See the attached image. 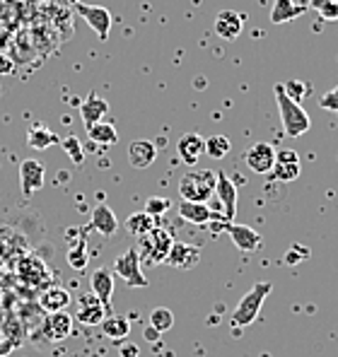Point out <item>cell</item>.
<instances>
[{"label": "cell", "instance_id": "obj_1", "mask_svg": "<svg viewBox=\"0 0 338 357\" xmlns=\"http://www.w3.org/2000/svg\"><path fill=\"white\" fill-rule=\"evenodd\" d=\"M273 92H276V102H278V109H281V121H283L285 135H290V138H300V135L307 133V130L311 128V119H309V114L302 109V104L295 102V99H290L281 82L273 87Z\"/></svg>", "mask_w": 338, "mask_h": 357}, {"label": "cell", "instance_id": "obj_2", "mask_svg": "<svg viewBox=\"0 0 338 357\" xmlns=\"http://www.w3.org/2000/svg\"><path fill=\"white\" fill-rule=\"evenodd\" d=\"M215 181H218V172L189 169L186 174H182V178H179V193H182V201L205 203L208 198L215 196Z\"/></svg>", "mask_w": 338, "mask_h": 357}, {"label": "cell", "instance_id": "obj_3", "mask_svg": "<svg viewBox=\"0 0 338 357\" xmlns=\"http://www.w3.org/2000/svg\"><path fill=\"white\" fill-rule=\"evenodd\" d=\"M273 292V282H256L244 297L237 302L235 314H232V326L235 328H247L261 314V307L266 302V297Z\"/></svg>", "mask_w": 338, "mask_h": 357}, {"label": "cell", "instance_id": "obj_4", "mask_svg": "<svg viewBox=\"0 0 338 357\" xmlns=\"http://www.w3.org/2000/svg\"><path fill=\"white\" fill-rule=\"evenodd\" d=\"M172 244H174V239L169 229H162V227L150 229L145 237H140V246H138L140 261H145V264H150V266L165 264Z\"/></svg>", "mask_w": 338, "mask_h": 357}, {"label": "cell", "instance_id": "obj_5", "mask_svg": "<svg viewBox=\"0 0 338 357\" xmlns=\"http://www.w3.org/2000/svg\"><path fill=\"white\" fill-rule=\"evenodd\" d=\"M114 275H119L128 287H147V278L142 273V261L138 256V249H128L114 261Z\"/></svg>", "mask_w": 338, "mask_h": 357}, {"label": "cell", "instance_id": "obj_6", "mask_svg": "<svg viewBox=\"0 0 338 357\" xmlns=\"http://www.w3.org/2000/svg\"><path fill=\"white\" fill-rule=\"evenodd\" d=\"M75 13L80 15L84 22L92 27L94 34L99 36L102 41L109 39V31H112V13L102 5H84V3H78L75 5Z\"/></svg>", "mask_w": 338, "mask_h": 357}, {"label": "cell", "instance_id": "obj_7", "mask_svg": "<svg viewBox=\"0 0 338 357\" xmlns=\"http://www.w3.org/2000/svg\"><path fill=\"white\" fill-rule=\"evenodd\" d=\"M244 162L254 174H271L276 165V148L271 143H254L244 152Z\"/></svg>", "mask_w": 338, "mask_h": 357}, {"label": "cell", "instance_id": "obj_8", "mask_svg": "<svg viewBox=\"0 0 338 357\" xmlns=\"http://www.w3.org/2000/svg\"><path fill=\"white\" fill-rule=\"evenodd\" d=\"M302 172V165H300V155L295 150L285 148V150H276V165H273V178L281 183H293L295 178Z\"/></svg>", "mask_w": 338, "mask_h": 357}, {"label": "cell", "instance_id": "obj_9", "mask_svg": "<svg viewBox=\"0 0 338 357\" xmlns=\"http://www.w3.org/2000/svg\"><path fill=\"white\" fill-rule=\"evenodd\" d=\"M89 290L92 295L104 304L109 314H112V297H114V271L107 266H99L97 271L89 275Z\"/></svg>", "mask_w": 338, "mask_h": 357}, {"label": "cell", "instance_id": "obj_10", "mask_svg": "<svg viewBox=\"0 0 338 357\" xmlns=\"http://www.w3.org/2000/svg\"><path fill=\"white\" fill-rule=\"evenodd\" d=\"M46 183V169L39 160H22L20 165V186H22V196L29 198Z\"/></svg>", "mask_w": 338, "mask_h": 357}, {"label": "cell", "instance_id": "obj_11", "mask_svg": "<svg viewBox=\"0 0 338 357\" xmlns=\"http://www.w3.org/2000/svg\"><path fill=\"white\" fill-rule=\"evenodd\" d=\"M198 261H200V246L189 244V241H177L169 249L165 264L172 268H182V271H191V268L198 266Z\"/></svg>", "mask_w": 338, "mask_h": 357}, {"label": "cell", "instance_id": "obj_12", "mask_svg": "<svg viewBox=\"0 0 338 357\" xmlns=\"http://www.w3.org/2000/svg\"><path fill=\"white\" fill-rule=\"evenodd\" d=\"M215 196H218L220 206H223V215L227 222H232L237 215V206H240V198H237V186L225 172H218V181H215Z\"/></svg>", "mask_w": 338, "mask_h": 357}, {"label": "cell", "instance_id": "obj_13", "mask_svg": "<svg viewBox=\"0 0 338 357\" xmlns=\"http://www.w3.org/2000/svg\"><path fill=\"white\" fill-rule=\"evenodd\" d=\"M104 314H109V312L94 295L78 297V312H75L78 324H82V326H99V324L104 321Z\"/></svg>", "mask_w": 338, "mask_h": 357}, {"label": "cell", "instance_id": "obj_14", "mask_svg": "<svg viewBox=\"0 0 338 357\" xmlns=\"http://www.w3.org/2000/svg\"><path fill=\"white\" fill-rule=\"evenodd\" d=\"M17 273L27 285H34V287L46 285L51 278L49 268H46V264L39 259V256H24V259L17 264Z\"/></svg>", "mask_w": 338, "mask_h": 357}, {"label": "cell", "instance_id": "obj_15", "mask_svg": "<svg viewBox=\"0 0 338 357\" xmlns=\"http://www.w3.org/2000/svg\"><path fill=\"white\" fill-rule=\"evenodd\" d=\"M177 155L184 165L193 167L205 155V138L200 133H184L177 140Z\"/></svg>", "mask_w": 338, "mask_h": 357}, {"label": "cell", "instance_id": "obj_16", "mask_svg": "<svg viewBox=\"0 0 338 357\" xmlns=\"http://www.w3.org/2000/svg\"><path fill=\"white\" fill-rule=\"evenodd\" d=\"M227 234H230L232 244H235L240 251H244V254H249V251H256L258 246L263 244L261 234H258L256 229H251L249 225L230 222V225H227Z\"/></svg>", "mask_w": 338, "mask_h": 357}, {"label": "cell", "instance_id": "obj_17", "mask_svg": "<svg viewBox=\"0 0 338 357\" xmlns=\"http://www.w3.org/2000/svg\"><path fill=\"white\" fill-rule=\"evenodd\" d=\"M244 31V15L235 13V10H223L215 17V34L225 41H232Z\"/></svg>", "mask_w": 338, "mask_h": 357}, {"label": "cell", "instance_id": "obj_18", "mask_svg": "<svg viewBox=\"0 0 338 357\" xmlns=\"http://www.w3.org/2000/svg\"><path fill=\"white\" fill-rule=\"evenodd\" d=\"M89 227L97 229L102 237H114L119 232V218L114 215V210L107 203H99L92 210V220H89Z\"/></svg>", "mask_w": 338, "mask_h": 357}, {"label": "cell", "instance_id": "obj_19", "mask_svg": "<svg viewBox=\"0 0 338 357\" xmlns=\"http://www.w3.org/2000/svg\"><path fill=\"white\" fill-rule=\"evenodd\" d=\"M157 160V148L145 138H138L128 145V162L133 169H147Z\"/></svg>", "mask_w": 338, "mask_h": 357}, {"label": "cell", "instance_id": "obj_20", "mask_svg": "<svg viewBox=\"0 0 338 357\" xmlns=\"http://www.w3.org/2000/svg\"><path fill=\"white\" fill-rule=\"evenodd\" d=\"M71 302H73L71 292H68L66 287H61V285L46 287V290L41 292V297H39V307L44 309V312H49V314L66 312V309L71 307Z\"/></svg>", "mask_w": 338, "mask_h": 357}, {"label": "cell", "instance_id": "obj_21", "mask_svg": "<svg viewBox=\"0 0 338 357\" xmlns=\"http://www.w3.org/2000/svg\"><path fill=\"white\" fill-rule=\"evenodd\" d=\"M107 112H109V102L99 97L97 92H89L87 99L80 104V116H82L87 128H89V126H94V123H99V121L107 116Z\"/></svg>", "mask_w": 338, "mask_h": 357}, {"label": "cell", "instance_id": "obj_22", "mask_svg": "<svg viewBox=\"0 0 338 357\" xmlns=\"http://www.w3.org/2000/svg\"><path fill=\"white\" fill-rule=\"evenodd\" d=\"M307 13L302 3H295V0H273V8H271V22L273 24H285V22H293V20L302 17Z\"/></svg>", "mask_w": 338, "mask_h": 357}, {"label": "cell", "instance_id": "obj_23", "mask_svg": "<svg viewBox=\"0 0 338 357\" xmlns=\"http://www.w3.org/2000/svg\"><path fill=\"white\" fill-rule=\"evenodd\" d=\"M179 218H184L186 222H191V225H208V222H213L215 213L205 206V203L182 201V203H179Z\"/></svg>", "mask_w": 338, "mask_h": 357}, {"label": "cell", "instance_id": "obj_24", "mask_svg": "<svg viewBox=\"0 0 338 357\" xmlns=\"http://www.w3.org/2000/svg\"><path fill=\"white\" fill-rule=\"evenodd\" d=\"M46 333H49V340H66L68 335L73 333V317L66 312H54L46 319Z\"/></svg>", "mask_w": 338, "mask_h": 357}, {"label": "cell", "instance_id": "obj_25", "mask_svg": "<svg viewBox=\"0 0 338 357\" xmlns=\"http://www.w3.org/2000/svg\"><path fill=\"white\" fill-rule=\"evenodd\" d=\"M61 143V138L54 133V130H49L46 126H31L29 133H27V145L31 150H46L51 148V145Z\"/></svg>", "mask_w": 338, "mask_h": 357}, {"label": "cell", "instance_id": "obj_26", "mask_svg": "<svg viewBox=\"0 0 338 357\" xmlns=\"http://www.w3.org/2000/svg\"><path fill=\"white\" fill-rule=\"evenodd\" d=\"M99 326L104 328V335L112 340H126L131 333V321L124 317H119V314H109V317H104V321L99 324Z\"/></svg>", "mask_w": 338, "mask_h": 357}, {"label": "cell", "instance_id": "obj_27", "mask_svg": "<svg viewBox=\"0 0 338 357\" xmlns=\"http://www.w3.org/2000/svg\"><path fill=\"white\" fill-rule=\"evenodd\" d=\"M87 135H89V140H92V143L104 145V148H109V145L119 143V133H116L114 123H109V121H99V123L89 126Z\"/></svg>", "mask_w": 338, "mask_h": 357}, {"label": "cell", "instance_id": "obj_28", "mask_svg": "<svg viewBox=\"0 0 338 357\" xmlns=\"http://www.w3.org/2000/svg\"><path fill=\"white\" fill-rule=\"evenodd\" d=\"M157 222L155 218H150V215L145 213V210H140V213H133L128 220H126V229H128V234H133L135 239L145 237L150 229H155Z\"/></svg>", "mask_w": 338, "mask_h": 357}, {"label": "cell", "instance_id": "obj_29", "mask_svg": "<svg viewBox=\"0 0 338 357\" xmlns=\"http://www.w3.org/2000/svg\"><path fill=\"white\" fill-rule=\"evenodd\" d=\"M68 264H71L73 271H84L89 264V254H87V241L84 237L75 239L68 249Z\"/></svg>", "mask_w": 338, "mask_h": 357}, {"label": "cell", "instance_id": "obj_30", "mask_svg": "<svg viewBox=\"0 0 338 357\" xmlns=\"http://www.w3.org/2000/svg\"><path fill=\"white\" fill-rule=\"evenodd\" d=\"M302 5L307 10H316L324 22H336L338 20V0H302Z\"/></svg>", "mask_w": 338, "mask_h": 357}, {"label": "cell", "instance_id": "obj_31", "mask_svg": "<svg viewBox=\"0 0 338 357\" xmlns=\"http://www.w3.org/2000/svg\"><path fill=\"white\" fill-rule=\"evenodd\" d=\"M230 152V138L227 135H210L205 138V155L213 157V160H223Z\"/></svg>", "mask_w": 338, "mask_h": 357}, {"label": "cell", "instance_id": "obj_32", "mask_svg": "<svg viewBox=\"0 0 338 357\" xmlns=\"http://www.w3.org/2000/svg\"><path fill=\"white\" fill-rule=\"evenodd\" d=\"M150 326L157 328L160 333H167V331L174 326L172 309H167V307H155V309H152V312H150Z\"/></svg>", "mask_w": 338, "mask_h": 357}, {"label": "cell", "instance_id": "obj_33", "mask_svg": "<svg viewBox=\"0 0 338 357\" xmlns=\"http://www.w3.org/2000/svg\"><path fill=\"white\" fill-rule=\"evenodd\" d=\"M63 150L71 155V160L75 162V165H82L84 162V152H82V143L78 140V135H68L66 140H61Z\"/></svg>", "mask_w": 338, "mask_h": 357}, {"label": "cell", "instance_id": "obj_34", "mask_svg": "<svg viewBox=\"0 0 338 357\" xmlns=\"http://www.w3.org/2000/svg\"><path fill=\"white\" fill-rule=\"evenodd\" d=\"M169 210V201L167 198H160V196H152V198H147V203H145V213L150 215V218H162Z\"/></svg>", "mask_w": 338, "mask_h": 357}, {"label": "cell", "instance_id": "obj_35", "mask_svg": "<svg viewBox=\"0 0 338 357\" xmlns=\"http://www.w3.org/2000/svg\"><path fill=\"white\" fill-rule=\"evenodd\" d=\"M307 259H309V249H307V246H290V251L285 254L283 264L295 266V264H300V261H307Z\"/></svg>", "mask_w": 338, "mask_h": 357}, {"label": "cell", "instance_id": "obj_36", "mask_svg": "<svg viewBox=\"0 0 338 357\" xmlns=\"http://www.w3.org/2000/svg\"><path fill=\"white\" fill-rule=\"evenodd\" d=\"M319 107L326 109V112H338V85L334 89H329V92L321 94Z\"/></svg>", "mask_w": 338, "mask_h": 357}, {"label": "cell", "instance_id": "obj_37", "mask_svg": "<svg viewBox=\"0 0 338 357\" xmlns=\"http://www.w3.org/2000/svg\"><path fill=\"white\" fill-rule=\"evenodd\" d=\"M283 87H285V92H288V97L295 99V102H302V97L307 94V87H302V82H297V80L288 82V85H283Z\"/></svg>", "mask_w": 338, "mask_h": 357}, {"label": "cell", "instance_id": "obj_38", "mask_svg": "<svg viewBox=\"0 0 338 357\" xmlns=\"http://www.w3.org/2000/svg\"><path fill=\"white\" fill-rule=\"evenodd\" d=\"M119 357H140V348L135 343H121Z\"/></svg>", "mask_w": 338, "mask_h": 357}, {"label": "cell", "instance_id": "obj_39", "mask_svg": "<svg viewBox=\"0 0 338 357\" xmlns=\"http://www.w3.org/2000/svg\"><path fill=\"white\" fill-rule=\"evenodd\" d=\"M162 338V333L157 328H152V326H147V331H145V340L147 343H157V340Z\"/></svg>", "mask_w": 338, "mask_h": 357}, {"label": "cell", "instance_id": "obj_40", "mask_svg": "<svg viewBox=\"0 0 338 357\" xmlns=\"http://www.w3.org/2000/svg\"><path fill=\"white\" fill-rule=\"evenodd\" d=\"M10 70H13V63L5 59V56H0V73L5 75V73H10Z\"/></svg>", "mask_w": 338, "mask_h": 357}, {"label": "cell", "instance_id": "obj_41", "mask_svg": "<svg viewBox=\"0 0 338 357\" xmlns=\"http://www.w3.org/2000/svg\"><path fill=\"white\" fill-rule=\"evenodd\" d=\"M71 3H73V5H78V3H82V0H71Z\"/></svg>", "mask_w": 338, "mask_h": 357}]
</instances>
